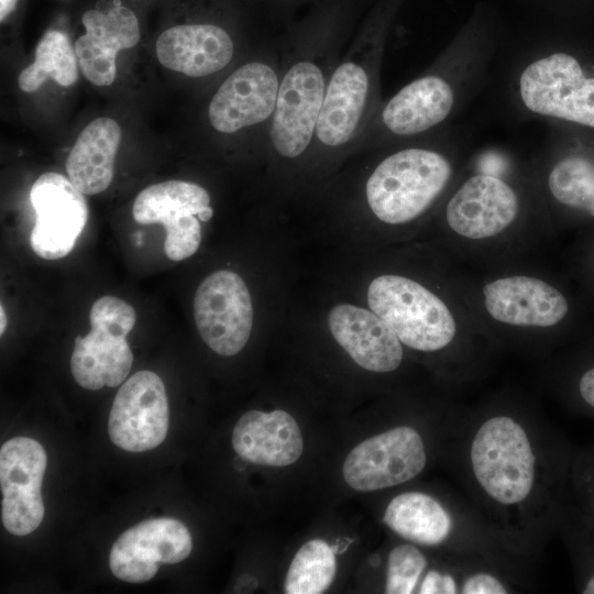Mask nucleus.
Returning <instances> with one entry per match:
<instances>
[{
  "instance_id": "nucleus-19",
  "label": "nucleus",
  "mask_w": 594,
  "mask_h": 594,
  "mask_svg": "<svg viewBox=\"0 0 594 594\" xmlns=\"http://www.w3.org/2000/svg\"><path fill=\"white\" fill-rule=\"evenodd\" d=\"M187 527L175 518H152L125 530L113 543L109 566L113 575L130 583L151 580L162 563L174 564L191 552Z\"/></svg>"
},
{
  "instance_id": "nucleus-26",
  "label": "nucleus",
  "mask_w": 594,
  "mask_h": 594,
  "mask_svg": "<svg viewBox=\"0 0 594 594\" xmlns=\"http://www.w3.org/2000/svg\"><path fill=\"white\" fill-rule=\"evenodd\" d=\"M77 55L68 36L56 30L47 31L35 50L34 62L19 76V87L24 92L37 90L47 78L68 87L78 79Z\"/></svg>"
},
{
  "instance_id": "nucleus-25",
  "label": "nucleus",
  "mask_w": 594,
  "mask_h": 594,
  "mask_svg": "<svg viewBox=\"0 0 594 594\" xmlns=\"http://www.w3.org/2000/svg\"><path fill=\"white\" fill-rule=\"evenodd\" d=\"M384 524L395 534L417 544L440 546L457 534V519L433 496L421 492H406L387 505Z\"/></svg>"
},
{
  "instance_id": "nucleus-24",
  "label": "nucleus",
  "mask_w": 594,
  "mask_h": 594,
  "mask_svg": "<svg viewBox=\"0 0 594 594\" xmlns=\"http://www.w3.org/2000/svg\"><path fill=\"white\" fill-rule=\"evenodd\" d=\"M121 128L110 118L91 121L78 135L65 168L69 180L84 195L106 190L112 182Z\"/></svg>"
},
{
  "instance_id": "nucleus-9",
  "label": "nucleus",
  "mask_w": 594,
  "mask_h": 594,
  "mask_svg": "<svg viewBox=\"0 0 594 594\" xmlns=\"http://www.w3.org/2000/svg\"><path fill=\"white\" fill-rule=\"evenodd\" d=\"M280 77L278 50L234 68L211 97L207 117L219 134L233 136L256 132L267 142L275 112Z\"/></svg>"
},
{
  "instance_id": "nucleus-5",
  "label": "nucleus",
  "mask_w": 594,
  "mask_h": 594,
  "mask_svg": "<svg viewBox=\"0 0 594 594\" xmlns=\"http://www.w3.org/2000/svg\"><path fill=\"white\" fill-rule=\"evenodd\" d=\"M387 22L385 16L371 20L336 65L318 120L311 157L331 158L354 151L381 107Z\"/></svg>"
},
{
  "instance_id": "nucleus-34",
  "label": "nucleus",
  "mask_w": 594,
  "mask_h": 594,
  "mask_svg": "<svg viewBox=\"0 0 594 594\" xmlns=\"http://www.w3.org/2000/svg\"><path fill=\"white\" fill-rule=\"evenodd\" d=\"M0 318H1V321H0V334H3V332L6 330V327H7V315H6L4 307H3L2 304H1V307H0Z\"/></svg>"
},
{
  "instance_id": "nucleus-23",
  "label": "nucleus",
  "mask_w": 594,
  "mask_h": 594,
  "mask_svg": "<svg viewBox=\"0 0 594 594\" xmlns=\"http://www.w3.org/2000/svg\"><path fill=\"white\" fill-rule=\"evenodd\" d=\"M232 447L251 463L286 466L300 458L304 441L296 420L288 413L250 410L233 428Z\"/></svg>"
},
{
  "instance_id": "nucleus-8",
  "label": "nucleus",
  "mask_w": 594,
  "mask_h": 594,
  "mask_svg": "<svg viewBox=\"0 0 594 594\" xmlns=\"http://www.w3.org/2000/svg\"><path fill=\"white\" fill-rule=\"evenodd\" d=\"M367 304L413 350L439 352L455 344L460 337L457 312L413 278L397 274L375 277L367 288Z\"/></svg>"
},
{
  "instance_id": "nucleus-33",
  "label": "nucleus",
  "mask_w": 594,
  "mask_h": 594,
  "mask_svg": "<svg viewBox=\"0 0 594 594\" xmlns=\"http://www.w3.org/2000/svg\"><path fill=\"white\" fill-rule=\"evenodd\" d=\"M582 593L584 594H594V571L585 580L582 586Z\"/></svg>"
},
{
  "instance_id": "nucleus-30",
  "label": "nucleus",
  "mask_w": 594,
  "mask_h": 594,
  "mask_svg": "<svg viewBox=\"0 0 594 594\" xmlns=\"http://www.w3.org/2000/svg\"><path fill=\"white\" fill-rule=\"evenodd\" d=\"M420 594H457L460 593V581L449 572L430 570L419 586Z\"/></svg>"
},
{
  "instance_id": "nucleus-13",
  "label": "nucleus",
  "mask_w": 594,
  "mask_h": 594,
  "mask_svg": "<svg viewBox=\"0 0 594 594\" xmlns=\"http://www.w3.org/2000/svg\"><path fill=\"white\" fill-rule=\"evenodd\" d=\"M426 464L420 433L409 426H398L358 444L348 454L342 473L353 490L372 492L413 480Z\"/></svg>"
},
{
  "instance_id": "nucleus-28",
  "label": "nucleus",
  "mask_w": 594,
  "mask_h": 594,
  "mask_svg": "<svg viewBox=\"0 0 594 594\" xmlns=\"http://www.w3.org/2000/svg\"><path fill=\"white\" fill-rule=\"evenodd\" d=\"M427 564L426 557L413 544L405 543L393 548L387 560L385 593H413Z\"/></svg>"
},
{
  "instance_id": "nucleus-16",
  "label": "nucleus",
  "mask_w": 594,
  "mask_h": 594,
  "mask_svg": "<svg viewBox=\"0 0 594 594\" xmlns=\"http://www.w3.org/2000/svg\"><path fill=\"white\" fill-rule=\"evenodd\" d=\"M35 224L30 234L33 252L45 260L68 255L88 220L84 194L69 178L58 173H44L30 191Z\"/></svg>"
},
{
  "instance_id": "nucleus-22",
  "label": "nucleus",
  "mask_w": 594,
  "mask_h": 594,
  "mask_svg": "<svg viewBox=\"0 0 594 594\" xmlns=\"http://www.w3.org/2000/svg\"><path fill=\"white\" fill-rule=\"evenodd\" d=\"M334 340L361 367L388 373L403 361V343L392 328L372 310L350 304L334 306L328 315Z\"/></svg>"
},
{
  "instance_id": "nucleus-27",
  "label": "nucleus",
  "mask_w": 594,
  "mask_h": 594,
  "mask_svg": "<svg viewBox=\"0 0 594 594\" xmlns=\"http://www.w3.org/2000/svg\"><path fill=\"white\" fill-rule=\"evenodd\" d=\"M332 547L320 539L300 547L288 568L284 590L287 594H320L331 585L337 562Z\"/></svg>"
},
{
  "instance_id": "nucleus-15",
  "label": "nucleus",
  "mask_w": 594,
  "mask_h": 594,
  "mask_svg": "<svg viewBox=\"0 0 594 594\" xmlns=\"http://www.w3.org/2000/svg\"><path fill=\"white\" fill-rule=\"evenodd\" d=\"M169 425L168 400L161 377L147 370L119 388L109 414L108 433L122 450L143 452L160 446Z\"/></svg>"
},
{
  "instance_id": "nucleus-14",
  "label": "nucleus",
  "mask_w": 594,
  "mask_h": 594,
  "mask_svg": "<svg viewBox=\"0 0 594 594\" xmlns=\"http://www.w3.org/2000/svg\"><path fill=\"white\" fill-rule=\"evenodd\" d=\"M208 208L210 196L200 185L166 180L144 188L134 200L132 213L138 223L165 227V254L177 262L198 250L201 241L199 215Z\"/></svg>"
},
{
  "instance_id": "nucleus-6",
  "label": "nucleus",
  "mask_w": 594,
  "mask_h": 594,
  "mask_svg": "<svg viewBox=\"0 0 594 594\" xmlns=\"http://www.w3.org/2000/svg\"><path fill=\"white\" fill-rule=\"evenodd\" d=\"M507 97L525 119L594 129V66L587 68L568 48L525 47L509 69Z\"/></svg>"
},
{
  "instance_id": "nucleus-2",
  "label": "nucleus",
  "mask_w": 594,
  "mask_h": 594,
  "mask_svg": "<svg viewBox=\"0 0 594 594\" xmlns=\"http://www.w3.org/2000/svg\"><path fill=\"white\" fill-rule=\"evenodd\" d=\"M468 139L449 125L380 147L382 156L364 184L372 215L385 224L404 226L439 207L473 153Z\"/></svg>"
},
{
  "instance_id": "nucleus-3",
  "label": "nucleus",
  "mask_w": 594,
  "mask_h": 594,
  "mask_svg": "<svg viewBox=\"0 0 594 594\" xmlns=\"http://www.w3.org/2000/svg\"><path fill=\"white\" fill-rule=\"evenodd\" d=\"M440 206L449 231L474 244L497 241L530 218H546L528 165L494 146L471 154Z\"/></svg>"
},
{
  "instance_id": "nucleus-32",
  "label": "nucleus",
  "mask_w": 594,
  "mask_h": 594,
  "mask_svg": "<svg viewBox=\"0 0 594 594\" xmlns=\"http://www.w3.org/2000/svg\"><path fill=\"white\" fill-rule=\"evenodd\" d=\"M18 0H0V20L1 22L15 9Z\"/></svg>"
},
{
  "instance_id": "nucleus-10",
  "label": "nucleus",
  "mask_w": 594,
  "mask_h": 594,
  "mask_svg": "<svg viewBox=\"0 0 594 594\" xmlns=\"http://www.w3.org/2000/svg\"><path fill=\"white\" fill-rule=\"evenodd\" d=\"M89 320L88 334L75 339L72 374L89 391L116 387L124 382L133 364L127 337L135 324V310L119 297L102 296L92 304Z\"/></svg>"
},
{
  "instance_id": "nucleus-31",
  "label": "nucleus",
  "mask_w": 594,
  "mask_h": 594,
  "mask_svg": "<svg viewBox=\"0 0 594 594\" xmlns=\"http://www.w3.org/2000/svg\"><path fill=\"white\" fill-rule=\"evenodd\" d=\"M578 392L582 402L594 410V366L580 376Z\"/></svg>"
},
{
  "instance_id": "nucleus-20",
  "label": "nucleus",
  "mask_w": 594,
  "mask_h": 594,
  "mask_svg": "<svg viewBox=\"0 0 594 594\" xmlns=\"http://www.w3.org/2000/svg\"><path fill=\"white\" fill-rule=\"evenodd\" d=\"M155 50L164 67L188 77L204 78L221 73L232 63L235 42L218 23L195 22L165 30Z\"/></svg>"
},
{
  "instance_id": "nucleus-29",
  "label": "nucleus",
  "mask_w": 594,
  "mask_h": 594,
  "mask_svg": "<svg viewBox=\"0 0 594 594\" xmlns=\"http://www.w3.org/2000/svg\"><path fill=\"white\" fill-rule=\"evenodd\" d=\"M509 592L506 583L495 573L477 570L465 574L460 581L462 594H505Z\"/></svg>"
},
{
  "instance_id": "nucleus-17",
  "label": "nucleus",
  "mask_w": 594,
  "mask_h": 594,
  "mask_svg": "<svg viewBox=\"0 0 594 594\" xmlns=\"http://www.w3.org/2000/svg\"><path fill=\"white\" fill-rule=\"evenodd\" d=\"M46 465V452L34 439L15 437L2 444L1 518L11 535L26 536L41 525L45 513L41 485Z\"/></svg>"
},
{
  "instance_id": "nucleus-1",
  "label": "nucleus",
  "mask_w": 594,
  "mask_h": 594,
  "mask_svg": "<svg viewBox=\"0 0 594 594\" xmlns=\"http://www.w3.org/2000/svg\"><path fill=\"white\" fill-rule=\"evenodd\" d=\"M498 48L492 30L466 28L424 73L382 102L354 151L380 148L451 125L485 86Z\"/></svg>"
},
{
  "instance_id": "nucleus-18",
  "label": "nucleus",
  "mask_w": 594,
  "mask_h": 594,
  "mask_svg": "<svg viewBox=\"0 0 594 594\" xmlns=\"http://www.w3.org/2000/svg\"><path fill=\"white\" fill-rule=\"evenodd\" d=\"M527 165L546 211L560 208L594 218L593 147L568 144L554 136Z\"/></svg>"
},
{
  "instance_id": "nucleus-11",
  "label": "nucleus",
  "mask_w": 594,
  "mask_h": 594,
  "mask_svg": "<svg viewBox=\"0 0 594 594\" xmlns=\"http://www.w3.org/2000/svg\"><path fill=\"white\" fill-rule=\"evenodd\" d=\"M194 318L205 343L223 356L238 354L253 326V306L243 278L228 270L207 276L194 298Z\"/></svg>"
},
{
  "instance_id": "nucleus-4",
  "label": "nucleus",
  "mask_w": 594,
  "mask_h": 594,
  "mask_svg": "<svg viewBox=\"0 0 594 594\" xmlns=\"http://www.w3.org/2000/svg\"><path fill=\"white\" fill-rule=\"evenodd\" d=\"M343 37L331 28H310L278 48L279 87L266 146L278 161L311 156L327 88L342 56Z\"/></svg>"
},
{
  "instance_id": "nucleus-21",
  "label": "nucleus",
  "mask_w": 594,
  "mask_h": 594,
  "mask_svg": "<svg viewBox=\"0 0 594 594\" xmlns=\"http://www.w3.org/2000/svg\"><path fill=\"white\" fill-rule=\"evenodd\" d=\"M81 20L86 32L75 42L79 67L91 84L109 86L116 79L118 52L135 46L140 40L136 15L118 4L87 10Z\"/></svg>"
},
{
  "instance_id": "nucleus-12",
  "label": "nucleus",
  "mask_w": 594,
  "mask_h": 594,
  "mask_svg": "<svg viewBox=\"0 0 594 594\" xmlns=\"http://www.w3.org/2000/svg\"><path fill=\"white\" fill-rule=\"evenodd\" d=\"M484 312L495 323L520 331H546L561 323L569 312L566 297L536 275L504 274L481 287Z\"/></svg>"
},
{
  "instance_id": "nucleus-7",
  "label": "nucleus",
  "mask_w": 594,
  "mask_h": 594,
  "mask_svg": "<svg viewBox=\"0 0 594 594\" xmlns=\"http://www.w3.org/2000/svg\"><path fill=\"white\" fill-rule=\"evenodd\" d=\"M471 475L484 498L501 510H519L536 498L541 462L536 441L518 417L497 413L475 428L468 450Z\"/></svg>"
}]
</instances>
